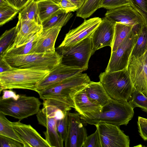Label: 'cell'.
<instances>
[{"instance_id": "cell-1", "label": "cell", "mask_w": 147, "mask_h": 147, "mask_svg": "<svg viewBox=\"0 0 147 147\" xmlns=\"http://www.w3.org/2000/svg\"><path fill=\"white\" fill-rule=\"evenodd\" d=\"M91 81L86 74L82 73L37 93L43 100V107L53 106L65 113L75 109V94Z\"/></svg>"}, {"instance_id": "cell-2", "label": "cell", "mask_w": 147, "mask_h": 147, "mask_svg": "<svg viewBox=\"0 0 147 147\" xmlns=\"http://www.w3.org/2000/svg\"><path fill=\"white\" fill-rule=\"evenodd\" d=\"M134 108L129 101L111 98L99 112L80 115V118L86 123L94 125L102 123L126 125L133 117Z\"/></svg>"}, {"instance_id": "cell-3", "label": "cell", "mask_w": 147, "mask_h": 147, "mask_svg": "<svg viewBox=\"0 0 147 147\" xmlns=\"http://www.w3.org/2000/svg\"><path fill=\"white\" fill-rule=\"evenodd\" d=\"M50 72L41 69L14 67L11 71L0 73V92L13 89L36 92L38 84Z\"/></svg>"}, {"instance_id": "cell-4", "label": "cell", "mask_w": 147, "mask_h": 147, "mask_svg": "<svg viewBox=\"0 0 147 147\" xmlns=\"http://www.w3.org/2000/svg\"><path fill=\"white\" fill-rule=\"evenodd\" d=\"M100 82L113 99L128 101L135 89L127 69L101 73Z\"/></svg>"}, {"instance_id": "cell-5", "label": "cell", "mask_w": 147, "mask_h": 147, "mask_svg": "<svg viewBox=\"0 0 147 147\" xmlns=\"http://www.w3.org/2000/svg\"><path fill=\"white\" fill-rule=\"evenodd\" d=\"M5 58L12 67L32 68L51 71L61 63L62 57L56 51L34 53L25 55H5Z\"/></svg>"}, {"instance_id": "cell-6", "label": "cell", "mask_w": 147, "mask_h": 147, "mask_svg": "<svg viewBox=\"0 0 147 147\" xmlns=\"http://www.w3.org/2000/svg\"><path fill=\"white\" fill-rule=\"evenodd\" d=\"M42 104L38 98L25 94L16 98H0V112L21 120L36 114Z\"/></svg>"}, {"instance_id": "cell-7", "label": "cell", "mask_w": 147, "mask_h": 147, "mask_svg": "<svg viewBox=\"0 0 147 147\" xmlns=\"http://www.w3.org/2000/svg\"><path fill=\"white\" fill-rule=\"evenodd\" d=\"M91 36L70 47L58 46L56 52L62 57L61 63L85 71L92 55Z\"/></svg>"}, {"instance_id": "cell-8", "label": "cell", "mask_w": 147, "mask_h": 147, "mask_svg": "<svg viewBox=\"0 0 147 147\" xmlns=\"http://www.w3.org/2000/svg\"><path fill=\"white\" fill-rule=\"evenodd\" d=\"M140 28H134L132 32L126 38L117 49L111 52L105 72H111L127 69Z\"/></svg>"}, {"instance_id": "cell-9", "label": "cell", "mask_w": 147, "mask_h": 147, "mask_svg": "<svg viewBox=\"0 0 147 147\" xmlns=\"http://www.w3.org/2000/svg\"><path fill=\"white\" fill-rule=\"evenodd\" d=\"M59 109L52 106L43 107L36 114L39 124L46 128L43 132L45 139L50 147H63V140L58 135L57 129Z\"/></svg>"}, {"instance_id": "cell-10", "label": "cell", "mask_w": 147, "mask_h": 147, "mask_svg": "<svg viewBox=\"0 0 147 147\" xmlns=\"http://www.w3.org/2000/svg\"><path fill=\"white\" fill-rule=\"evenodd\" d=\"M98 131L101 147H129L130 139L119 126L106 123L95 125Z\"/></svg>"}, {"instance_id": "cell-11", "label": "cell", "mask_w": 147, "mask_h": 147, "mask_svg": "<svg viewBox=\"0 0 147 147\" xmlns=\"http://www.w3.org/2000/svg\"><path fill=\"white\" fill-rule=\"evenodd\" d=\"M127 70L135 89L147 96V61L144 53L139 57L131 55Z\"/></svg>"}, {"instance_id": "cell-12", "label": "cell", "mask_w": 147, "mask_h": 147, "mask_svg": "<svg viewBox=\"0 0 147 147\" xmlns=\"http://www.w3.org/2000/svg\"><path fill=\"white\" fill-rule=\"evenodd\" d=\"M105 17L116 23L141 26L146 23L142 16L131 5H124L107 9Z\"/></svg>"}, {"instance_id": "cell-13", "label": "cell", "mask_w": 147, "mask_h": 147, "mask_svg": "<svg viewBox=\"0 0 147 147\" xmlns=\"http://www.w3.org/2000/svg\"><path fill=\"white\" fill-rule=\"evenodd\" d=\"M102 20V18L98 17L85 20L81 24L66 34L59 46H71L91 36Z\"/></svg>"}, {"instance_id": "cell-14", "label": "cell", "mask_w": 147, "mask_h": 147, "mask_svg": "<svg viewBox=\"0 0 147 147\" xmlns=\"http://www.w3.org/2000/svg\"><path fill=\"white\" fill-rule=\"evenodd\" d=\"M116 23L105 17L91 36L92 55L99 49L104 47L112 46Z\"/></svg>"}, {"instance_id": "cell-15", "label": "cell", "mask_w": 147, "mask_h": 147, "mask_svg": "<svg viewBox=\"0 0 147 147\" xmlns=\"http://www.w3.org/2000/svg\"><path fill=\"white\" fill-rule=\"evenodd\" d=\"M69 124L68 133L64 142L65 147H83L87 137L86 128L78 113H68Z\"/></svg>"}, {"instance_id": "cell-16", "label": "cell", "mask_w": 147, "mask_h": 147, "mask_svg": "<svg viewBox=\"0 0 147 147\" xmlns=\"http://www.w3.org/2000/svg\"><path fill=\"white\" fill-rule=\"evenodd\" d=\"M84 71V69L61 63L50 71L48 76L39 83L36 92L80 74Z\"/></svg>"}, {"instance_id": "cell-17", "label": "cell", "mask_w": 147, "mask_h": 147, "mask_svg": "<svg viewBox=\"0 0 147 147\" xmlns=\"http://www.w3.org/2000/svg\"><path fill=\"white\" fill-rule=\"evenodd\" d=\"M20 121L11 122V125L23 142L24 147H50L45 139L32 126Z\"/></svg>"}, {"instance_id": "cell-18", "label": "cell", "mask_w": 147, "mask_h": 147, "mask_svg": "<svg viewBox=\"0 0 147 147\" xmlns=\"http://www.w3.org/2000/svg\"><path fill=\"white\" fill-rule=\"evenodd\" d=\"M16 26L17 34L15 40L7 51L26 44L42 30L41 25L28 20H18Z\"/></svg>"}, {"instance_id": "cell-19", "label": "cell", "mask_w": 147, "mask_h": 147, "mask_svg": "<svg viewBox=\"0 0 147 147\" xmlns=\"http://www.w3.org/2000/svg\"><path fill=\"white\" fill-rule=\"evenodd\" d=\"M62 27L61 26H57L47 30H42L38 37L33 50V53L56 52L55 43Z\"/></svg>"}, {"instance_id": "cell-20", "label": "cell", "mask_w": 147, "mask_h": 147, "mask_svg": "<svg viewBox=\"0 0 147 147\" xmlns=\"http://www.w3.org/2000/svg\"><path fill=\"white\" fill-rule=\"evenodd\" d=\"M73 100L74 109L80 115L98 113L100 111L102 107L90 100L84 88L75 94Z\"/></svg>"}, {"instance_id": "cell-21", "label": "cell", "mask_w": 147, "mask_h": 147, "mask_svg": "<svg viewBox=\"0 0 147 147\" xmlns=\"http://www.w3.org/2000/svg\"><path fill=\"white\" fill-rule=\"evenodd\" d=\"M84 89L90 100L101 107L107 103L111 98L100 82L91 81Z\"/></svg>"}, {"instance_id": "cell-22", "label": "cell", "mask_w": 147, "mask_h": 147, "mask_svg": "<svg viewBox=\"0 0 147 147\" xmlns=\"http://www.w3.org/2000/svg\"><path fill=\"white\" fill-rule=\"evenodd\" d=\"M71 12H67L61 9L42 22L43 30L57 26H65L73 16Z\"/></svg>"}, {"instance_id": "cell-23", "label": "cell", "mask_w": 147, "mask_h": 147, "mask_svg": "<svg viewBox=\"0 0 147 147\" xmlns=\"http://www.w3.org/2000/svg\"><path fill=\"white\" fill-rule=\"evenodd\" d=\"M133 26L116 22L111 52L115 51L126 38L133 31Z\"/></svg>"}, {"instance_id": "cell-24", "label": "cell", "mask_w": 147, "mask_h": 147, "mask_svg": "<svg viewBox=\"0 0 147 147\" xmlns=\"http://www.w3.org/2000/svg\"><path fill=\"white\" fill-rule=\"evenodd\" d=\"M38 15L42 22L61 9L51 0H37Z\"/></svg>"}, {"instance_id": "cell-25", "label": "cell", "mask_w": 147, "mask_h": 147, "mask_svg": "<svg viewBox=\"0 0 147 147\" xmlns=\"http://www.w3.org/2000/svg\"><path fill=\"white\" fill-rule=\"evenodd\" d=\"M147 51V24L145 23L140 29L138 37L131 55L139 57Z\"/></svg>"}, {"instance_id": "cell-26", "label": "cell", "mask_w": 147, "mask_h": 147, "mask_svg": "<svg viewBox=\"0 0 147 147\" xmlns=\"http://www.w3.org/2000/svg\"><path fill=\"white\" fill-rule=\"evenodd\" d=\"M18 18V20L34 21L42 25L38 15L37 0H32L21 10L19 13Z\"/></svg>"}, {"instance_id": "cell-27", "label": "cell", "mask_w": 147, "mask_h": 147, "mask_svg": "<svg viewBox=\"0 0 147 147\" xmlns=\"http://www.w3.org/2000/svg\"><path fill=\"white\" fill-rule=\"evenodd\" d=\"M17 34L16 26L6 30L0 38V56H4L13 44Z\"/></svg>"}, {"instance_id": "cell-28", "label": "cell", "mask_w": 147, "mask_h": 147, "mask_svg": "<svg viewBox=\"0 0 147 147\" xmlns=\"http://www.w3.org/2000/svg\"><path fill=\"white\" fill-rule=\"evenodd\" d=\"M5 116L0 112V135L17 141L23 144V142L16 134L11 125V121Z\"/></svg>"}, {"instance_id": "cell-29", "label": "cell", "mask_w": 147, "mask_h": 147, "mask_svg": "<svg viewBox=\"0 0 147 147\" xmlns=\"http://www.w3.org/2000/svg\"><path fill=\"white\" fill-rule=\"evenodd\" d=\"M102 0H87L77 11L76 16L85 19L89 17L99 8Z\"/></svg>"}, {"instance_id": "cell-30", "label": "cell", "mask_w": 147, "mask_h": 147, "mask_svg": "<svg viewBox=\"0 0 147 147\" xmlns=\"http://www.w3.org/2000/svg\"><path fill=\"white\" fill-rule=\"evenodd\" d=\"M42 30L36 34L29 42L26 44L8 50L5 55H25L33 53V50L35 46L38 37Z\"/></svg>"}, {"instance_id": "cell-31", "label": "cell", "mask_w": 147, "mask_h": 147, "mask_svg": "<svg viewBox=\"0 0 147 147\" xmlns=\"http://www.w3.org/2000/svg\"><path fill=\"white\" fill-rule=\"evenodd\" d=\"M128 101L134 107H140L147 113V96L142 92L135 89Z\"/></svg>"}, {"instance_id": "cell-32", "label": "cell", "mask_w": 147, "mask_h": 147, "mask_svg": "<svg viewBox=\"0 0 147 147\" xmlns=\"http://www.w3.org/2000/svg\"><path fill=\"white\" fill-rule=\"evenodd\" d=\"M19 11L9 4L0 7V25L2 26L11 20Z\"/></svg>"}, {"instance_id": "cell-33", "label": "cell", "mask_w": 147, "mask_h": 147, "mask_svg": "<svg viewBox=\"0 0 147 147\" xmlns=\"http://www.w3.org/2000/svg\"><path fill=\"white\" fill-rule=\"evenodd\" d=\"M67 112L64 117L57 121V131L61 138L64 141L67 136L69 127L68 113Z\"/></svg>"}, {"instance_id": "cell-34", "label": "cell", "mask_w": 147, "mask_h": 147, "mask_svg": "<svg viewBox=\"0 0 147 147\" xmlns=\"http://www.w3.org/2000/svg\"><path fill=\"white\" fill-rule=\"evenodd\" d=\"M126 5H131L133 7L130 0H102L99 8H103L109 9Z\"/></svg>"}, {"instance_id": "cell-35", "label": "cell", "mask_w": 147, "mask_h": 147, "mask_svg": "<svg viewBox=\"0 0 147 147\" xmlns=\"http://www.w3.org/2000/svg\"><path fill=\"white\" fill-rule=\"evenodd\" d=\"M133 7L143 17L147 24V0H130Z\"/></svg>"}, {"instance_id": "cell-36", "label": "cell", "mask_w": 147, "mask_h": 147, "mask_svg": "<svg viewBox=\"0 0 147 147\" xmlns=\"http://www.w3.org/2000/svg\"><path fill=\"white\" fill-rule=\"evenodd\" d=\"M83 147H101L97 128L95 131L86 138Z\"/></svg>"}, {"instance_id": "cell-37", "label": "cell", "mask_w": 147, "mask_h": 147, "mask_svg": "<svg viewBox=\"0 0 147 147\" xmlns=\"http://www.w3.org/2000/svg\"><path fill=\"white\" fill-rule=\"evenodd\" d=\"M0 147H24L21 143L0 135Z\"/></svg>"}, {"instance_id": "cell-38", "label": "cell", "mask_w": 147, "mask_h": 147, "mask_svg": "<svg viewBox=\"0 0 147 147\" xmlns=\"http://www.w3.org/2000/svg\"><path fill=\"white\" fill-rule=\"evenodd\" d=\"M137 124L140 136L144 140L147 141V119L138 116Z\"/></svg>"}, {"instance_id": "cell-39", "label": "cell", "mask_w": 147, "mask_h": 147, "mask_svg": "<svg viewBox=\"0 0 147 147\" xmlns=\"http://www.w3.org/2000/svg\"><path fill=\"white\" fill-rule=\"evenodd\" d=\"M61 8L67 12H71L77 11L78 8L70 0H61L59 4Z\"/></svg>"}, {"instance_id": "cell-40", "label": "cell", "mask_w": 147, "mask_h": 147, "mask_svg": "<svg viewBox=\"0 0 147 147\" xmlns=\"http://www.w3.org/2000/svg\"><path fill=\"white\" fill-rule=\"evenodd\" d=\"M11 5L21 10L33 0H5Z\"/></svg>"}, {"instance_id": "cell-41", "label": "cell", "mask_w": 147, "mask_h": 147, "mask_svg": "<svg viewBox=\"0 0 147 147\" xmlns=\"http://www.w3.org/2000/svg\"><path fill=\"white\" fill-rule=\"evenodd\" d=\"M14 68L7 61L5 56H0V73L11 71Z\"/></svg>"}, {"instance_id": "cell-42", "label": "cell", "mask_w": 147, "mask_h": 147, "mask_svg": "<svg viewBox=\"0 0 147 147\" xmlns=\"http://www.w3.org/2000/svg\"><path fill=\"white\" fill-rule=\"evenodd\" d=\"M3 94L0 97V98L2 99H5L11 98H17L19 95L14 92L11 90H7V89L3 90Z\"/></svg>"}, {"instance_id": "cell-43", "label": "cell", "mask_w": 147, "mask_h": 147, "mask_svg": "<svg viewBox=\"0 0 147 147\" xmlns=\"http://www.w3.org/2000/svg\"><path fill=\"white\" fill-rule=\"evenodd\" d=\"M78 8H80L87 0H70Z\"/></svg>"}, {"instance_id": "cell-44", "label": "cell", "mask_w": 147, "mask_h": 147, "mask_svg": "<svg viewBox=\"0 0 147 147\" xmlns=\"http://www.w3.org/2000/svg\"><path fill=\"white\" fill-rule=\"evenodd\" d=\"M9 4L5 0H0V7L4 6Z\"/></svg>"}, {"instance_id": "cell-45", "label": "cell", "mask_w": 147, "mask_h": 147, "mask_svg": "<svg viewBox=\"0 0 147 147\" xmlns=\"http://www.w3.org/2000/svg\"><path fill=\"white\" fill-rule=\"evenodd\" d=\"M51 0L58 5H59V2H60V1H61V0Z\"/></svg>"}, {"instance_id": "cell-46", "label": "cell", "mask_w": 147, "mask_h": 147, "mask_svg": "<svg viewBox=\"0 0 147 147\" xmlns=\"http://www.w3.org/2000/svg\"><path fill=\"white\" fill-rule=\"evenodd\" d=\"M144 54L145 55L146 57L147 61V51L145 52V53H144Z\"/></svg>"}, {"instance_id": "cell-47", "label": "cell", "mask_w": 147, "mask_h": 147, "mask_svg": "<svg viewBox=\"0 0 147 147\" xmlns=\"http://www.w3.org/2000/svg\"></svg>"}]
</instances>
